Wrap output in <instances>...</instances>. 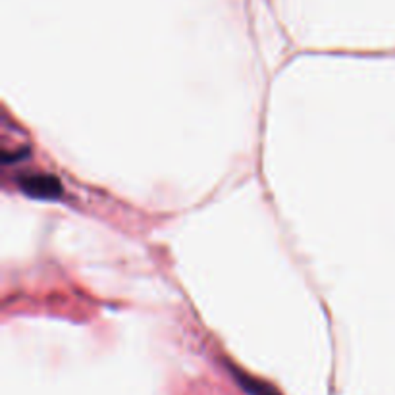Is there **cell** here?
<instances>
[{
	"label": "cell",
	"mask_w": 395,
	"mask_h": 395,
	"mask_svg": "<svg viewBox=\"0 0 395 395\" xmlns=\"http://www.w3.org/2000/svg\"><path fill=\"white\" fill-rule=\"evenodd\" d=\"M235 378H237V384L242 386L243 391L249 395H280L272 386H268V384L256 380L253 376L243 374V372H235Z\"/></svg>",
	"instance_id": "cell-2"
},
{
	"label": "cell",
	"mask_w": 395,
	"mask_h": 395,
	"mask_svg": "<svg viewBox=\"0 0 395 395\" xmlns=\"http://www.w3.org/2000/svg\"><path fill=\"white\" fill-rule=\"evenodd\" d=\"M20 189L33 199H58L62 185L54 175L26 174L20 178Z\"/></svg>",
	"instance_id": "cell-1"
}]
</instances>
